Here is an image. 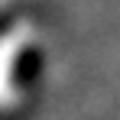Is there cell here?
<instances>
[{
	"label": "cell",
	"instance_id": "1",
	"mask_svg": "<svg viewBox=\"0 0 120 120\" xmlns=\"http://www.w3.org/2000/svg\"><path fill=\"white\" fill-rule=\"evenodd\" d=\"M45 36L23 0H0V120H20L39 98Z\"/></svg>",
	"mask_w": 120,
	"mask_h": 120
}]
</instances>
